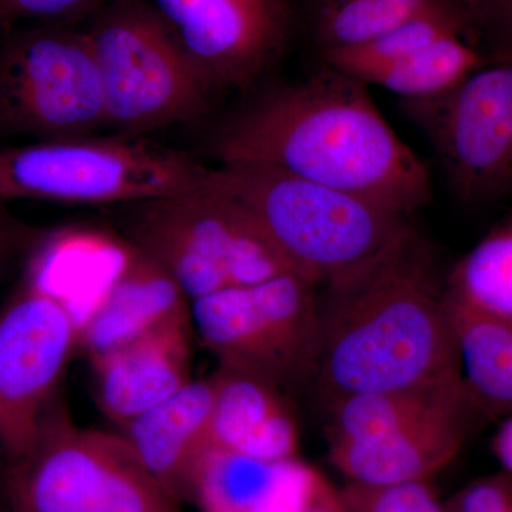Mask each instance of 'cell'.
Returning a JSON list of instances; mask_svg holds the SVG:
<instances>
[{"label":"cell","instance_id":"cell-20","mask_svg":"<svg viewBox=\"0 0 512 512\" xmlns=\"http://www.w3.org/2000/svg\"><path fill=\"white\" fill-rule=\"evenodd\" d=\"M466 37L473 43V29L458 0H426L399 25L362 45L319 55L328 64L367 84L370 77L446 37Z\"/></svg>","mask_w":512,"mask_h":512},{"label":"cell","instance_id":"cell-7","mask_svg":"<svg viewBox=\"0 0 512 512\" xmlns=\"http://www.w3.org/2000/svg\"><path fill=\"white\" fill-rule=\"evenodd\" d=\"M80 26L99 66L107 127L137 137L210 110L218 90L148 0H107Z\"/></svg>","mask_w":512,"mask_h":512},{"label":"cell","instance_id":"cell-28","mask_svg":"<svg viewBox=\"0 0 512 512\" xmlns=\"http://www.w3.org/2000/svg\"><path fill=\"white\" fill-rule=\"evenodd\" d=\"M473 43L487 63L512 62V0H483Z\"/></svg>","mask_w":512,"mask_h":512},{"label":"cell","instance_id":"cell-25","mask_svg":"<svg viewBox=\"0 0 512 512\" xmlns=\"http://www.w3.org/2000/svg\"><path fill=\"white\" fill-rule=\"evenodd\" d=\"M335 488L301 458L282 461L274 481L247 512H309Z\"/></svg>","mask_w":512,"mask_h":512},{"label":"cell","instance_id":"cell-30","mask_svg":"<svg viewBox=\"0 0 512 512\" xmlns=\"http://www.w3.org/2000/svg\"><path fill=\"white\" fill-rule=\"evenodd\" d=\"M43 237V231L13 217L6 202L0 201V278L16 262L29 258Z\"/></svg>","mask_w":512,"mask_h":512},{"label":"cell","instance_id":"cell-24","mask_svg":"<svg viewBox=\"0 0 512 512\" xmlns=\"http://www.w3.org/2000/svg\"><path fill=\"white\" fill-rule=\"evenodd\" d=\"M278 464L208 448L195 470L192 503L200 512H247L274 481Z\"/></svg>","mask_w":512,"mask_h":512},{"label":"cell","instance_id":"cell-29","mask_svg":"<svg viewBox=\"0 0 512 512\" xmlns=\"http://www.w3.org/2000/svg\"><path fill=\"white\" fill-rule=\"evenodd\" d=\"M444 505L446 512H512V476L503 471L480 478Z\"/></svg>","mask_w":512,"mask_h":512},{"label":"cell","instance_id":"cell-8","mask_svg":"<svg viewBox=\"0 0 512 512\" xmlns=\"http://www.w3.org/2000/svg\"><path fill=\"white\" fill-rule=\"evenodd\" d=\"M319 288L295 272H284L224 289L191 302V325L220 367L284 392L315 380Z\"/></svg>","mask_w":512,"mask_h":512},{"label":"cell","instance_id":"cell-3","mask_svg":"<svg viewBox=\"0 0 512 512\" xmlns=\"http://www.w3.org/2000/svg\"><path fill=\"white\" fill-rule=\"evenodd\" d=\"M208 181L248 208L289 271L319 286L372 264L413 229L375 202L265 165L221 164Z\"/></svg>","mask_w":512,"mask_h":512},{"label":"cell","instance_id":"cell-18","mask_svg":"<svg viewBox=\"0 0 512 512\" xmlns=\"http://www.w3.org/2000/svg\"><path fill=\"white\" fill-rule=\"evenodd\" d=\"M446 302L468 397L480 416L504 419L512 412V318Z\"/></svg>","mask_w":512,"mask_h":512},{"label":"cell","instance_id":"cell-2","mask_svg":"<svg viewBox=\"0 0 512 512\" xmlns=\"http://www.w3.org/2000/svg\"><path fill=\"white\" fill-rule=\"evenodd\" d=\"M320 288L313 382L326 406L461 379L444 284L414 229L372 264Z\"/></svg>","mask_w":512,"mask_h":512},{"label":"cell","instance_id":"cell-23","mask_svg":"<svg viewBox=\"0 0 512 512\" xmlns=\"http://www.w3.org/2000/svg\"><path fill=\"white\" fill-rule=\"evenodd\" d=\"M484 64V56L466 37H446L373 74L367 86L383 87L402 100L436 99L453 92Z\"/></svg>","mask_w":512,"mask_h":512},{"label":"cell","instance_id":"cell-13","mask_svg":"<svg viewBox=\"0 0 512 512\" xmlns=\"http://www.w3.org/2000/svg\"><path fill=\"white\" fill-rule=\"evenodd\" d=\"M190 330L188 315L92 357L101 412L123 427L192 382Z\"/></svg>","mask_w":512,"mask_h":512},{"label":"cell","instance_id":"cell-9","mask_svg":"<svg viewBox=\"0 0 512 512\" xmlns=\"http://www.w3.org/2000/svg\"><path fill=\"white\" fill-rule=\"evenodd\" d=\"M106 127L99 66L82 26L32 23L3 33L0 137L62 140Z\"/></svg>","mask_w":512,"mask_h":512},{"label":"cell","instance_id":"cell-14","mask_svg":"<svg viewBox=\"0 0 512 512\" xmlns=\"http://www.w3.org/2000/svg\"><path fill=\"white\" fill-rule=\"evenodd\" d=\"M471 404L427 417L376 439L329 443V460L349 483L396 485L429 481L466 443Z\"/></svg>","mask_w":512,"mask_h":512},{"label":"cell","instance_id":"cell-34","mask_svg":"<svg viewBox=\"0 0 512 512\" xmlns=\"http://www.w3.org/2000/svg\"><path fill=\"white\" fill-rule=\"evenodd\" d=\"M0 512L6 511L5 497H3L2 478H0Z\"/></svg>","mask_w":512,"mask_h":512},{"label":"cell","instance_id":"cell-17","mask_svg":"<svg viewBox=\"0 0 512 512\" xmlns=\"http://www.w3.org/2000/svg\"><path fill=\"white\" fill-rule=\"evenodd\" d=\"M211 379L208 448H227L272 464L299 457L298 424L281 390L225 367H218Z\"/></svg>","mask_w":512,"mask_h":512},{"label":"cell","instance_id":"cell-4","mask_svg":"<svg viewBox=\"0 0 512 512\" xmlns=\"http://www.w3.org/2000/svg\"><path fill=\"white\" fill-rule=\"evenodd\" d=\"M6 460L8 512H181L121 433L77 427L60 399Z\"/></svg>","mask_w":512,"mask_h":512},{"label":"cell","instance_id":"cell-6","mask_svg":"<svg viewBox=\"0 0 512 512\" xmlns=\"http://www.w3.org/2000/svg\"><path fill=\"white\" fill-rule=\"evenodd\" d=\"M210 171L136 136L35 141L0 151V201L127 205L198 190Z\"/></svg>","mask_w":512,"mask_h":512},{"label":"cell","instance_id":"cell-1","mask_svg":"<svg viewBox=\"0 0 512 512\" xmlns=\"http://www.w3.org/2000/svg\"><path fill=\"white\" fill-rule=\"evenodd\" d=\"M210 148L221 164L265 165L407 218L433 194L426 164L384 119L367 84L325 63L249 101L217 128Z\"/></svg>","mask_w":512,"mask_h":512},{"label":"cell","instance_id":"cell-12","mask_svg":"<svg viewBox=\"0 0 512 512\" xmlns=\"http://www.w3.org/2000/svg\"><path fill=\"white\" fill-rule=\"evenodd\" d=\"M217 90L248 89L291 45L293 0H148Z\"/></svg>","mask_w":512,"mask_h":512},{"label":"cell","instance_id":"cell-10","mask_svg":"<svg viewBox=\"0 0 512 512\" xmlns=\"http://www.w3.org/2000/svg\"><path fill=\"white\" fill-rule=\"evenodd\" d=\"M430 138L458 200L483 204L512 195V62L487 63L453 92L402 100Z\"/></svg>","mask_w":512,"mask_h":512},{"label":"cell","instance_id":"cell-11","mask_svg":"<svg viewBox=\"0 0 512 512\" xmlns=\"http://www.w3.org/2000/svg\"><path fill=\"white\" fill-rule=\"evenodd\" d=\"M77 346L69 306L25 278L0 309V448L19 454L50 407Z\"/></svg>","mask_w":512,"mask_h":512},{"label":"cell","instance_id":"cell-5","mask_svg":"<svg viewBox=\"0 0 512 512\" xmlns=\"http://www.w3.org/2000/svg\"><path fill=\"white\" fill-rule=\"evenodd\" d=\"M121 207L128 244L188 301L291 272L248 208L208 180L187 194Z\"/></svg>","mask_w":512,"mask_h":512},{"label":"cell","instance_id":"cell-33","mask_svg":"<svg viewBox=\"0 0 512 512\" xmlns=\"http://www.w3.org/2000/svg\"><path fill=\"white\" fill-rule=\"evenodd\" d=\"M458 2H460L464 10H466L468 19H470L471 22V29H473L474 35V23H476L477 13L478 10H480L481 5H483V0H458Z\"/></svg>","mask_w":512,"mask_h":512},{"label":"cell","instance_id":"cell-32","mask_svg":"<svg viewBox=\"0 0 512 512\" xmlns=\"http://www.w3.org/2000/svg\"><path fill=\"white\" fill-rule=\"evenodd\" d=\"M309 512H346V510L345 507H343L339 491L333 490L332 493L326 495V497Z\"/></svg>","mask_w":512,"mask_h":512},{"label":"cell","instance_id":"cell-15","mask_svg":"<svg viewBox=\"0 0 512 512\" xmlns=\"http://www.w3.org/2000/svg\"><path fill=\"white\" fill-rule=\"evenodd\" d=\"M187 301L153 259L127 244L110 284L77 323V346L92 359L165 322L190 315Z\"/></svg>","mask_w":512,"mask_h":512},{"label":"cell","instance_id":"cell-16","mask_svg":"<svg viewBox=\"0 0 512 512\" xmlns=\"http://www.w3.org/2000/svg\"><path fill=\"white\" fill-rule=\"evenodd\" d=\"M214 409L212 379L192 380L123 427L121 436L178 503H192L195 470L208 448Z\"/></svg>","mask_w":512,"mask_h":512},{"label":"cell","instance_id":"cell-19","mask_svg":"<svg viewBox=\"0 0 512 512\" xmlns=\"http://www.w3.org/2000/svg\"><path fill=\"white\" fill-rule=\"evenodd\" d=\"M468 404L473 406L463 377L421 389L355 394L329 404V443L387 436L427 417Z\"/></svg>","mask_w":512,"mask_h":512},{"label":"cell","instance_id":"cell-26","mask_svg":"<svg viewBox=\"0 0 512 512\" xmlns=\"http://www.w3.org/2000/svg\"><path fill=\"white\" fill-rule=\"evenodd\" d=\"M346 512H446L429 481L396 485L349 483L339 490Z\"/></svg>","mask_w":512,"mask_h":512},{"label":"cell","instance_id":"cell-27","mask_svg":"<svg viewBox=\"0 0 512 512\" xmlns=\"http://www.w3.org/2000/svg\"><path fill=\"white\" fill-rule=\"evenodd\" d=\"M107 0H0L3 33L32 23L82 25Z\"/></svg>","mask_w":512,"mask_h":512},{"label":"cell","instance_id":"cell-22","mask_svg":"<svg viewBox=\"0 0 512 512\" xmlns=\"http://www.w3.org/2000/svg\"><path fill=\"white\" fill-rule=\"evenodd\" d=\"M444 295L461 308L512 318V218L457 262L444 282Z\"/></svg>","mask_w":512,"mask_h":512},{"label":"cell","instance_id":"cell-31","mask_svg":"<svg viewBox=\"0 0 512 512\" xmlns=\"http://www.w3.org/2000/svg\"><path fill=\"white\" fill-rule=\"evenodd\" d=\"M493 453L504 473L512 476V412L504 417L494 436Z\"/></svg>","mask_w":512,"mask_h":512},{"label":"cell","instance_id":"cell-21","mask_svg":"<svg viewBox=\"0 0 512 512\" xmlns=\"http://www.w3.org/2000/svg\"><path fill=\"white\" fill-rule=\"evenodd\" d=\"M426 0H303L295 8L318 55L362 45L399 25Z\"/></svg>","mask_w":512,"mask_h":512}]
</instances>
